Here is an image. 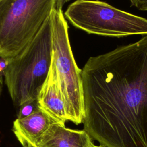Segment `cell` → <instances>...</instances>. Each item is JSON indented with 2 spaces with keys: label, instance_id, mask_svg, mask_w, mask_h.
Instances as JSON below:
<instances>
[{
  "label": "cell",
  "instance_id": "1",
  "mask_svg": "<svg viewBox=\"0 0 147 147\" xmlns=\"http://www.w3.org/2000/svg\"><path fill=\"white\" fill-rule=\"evenodd\" d=\"M81 79L91 138L106 147H147V36L90 57Z\"/></svg>",
  "mask_w": 147,
  "mask_h": 147
},
{
  "label": "cell",
  "instance_id": "2",
  "mask_svg": "<svg viewBox=\"0 0 147 147\" xmlns=\"http://www.w3.org/2000/svg\"><path fill=\"white\" fill-rule=\"evenodd\" d=\"M5 60L6 64L2 72L14 105L20 106L36 100L52 61L51 17L21 51Z\"/></svg>",
  "mask_w": 147,
  "mask_h": 147
},
{
  "label": "cell",
  "instance_id": "3",
  "mask_svg": "<svg viewBox=\"0 0 147 147\" xmlns=\"http://www.w3.org/2000/svg\"><path fill=\"white\" fill-rule=\"evenodd\" d=\"M55 0H0V57L11 58L28 45L55 9Z\"/></svg>",
  "mask_w": 147,
  "mask_h": 147
},
{
  "label": "cell",
  "instance_id": "4",
  "mask_svg": "<svg viewBox=\"0 0 147 147\" xmlns=\"http://www.w3.org/2000/svg\"><path fill=\"white\" fill-rule=\"evenodd\" d=\"M64 14L74 26L90 34L115 37L147 36V19L105 2L77 0Z\"/></svg>",
  "mask_w": 147,
  "mask_h": 147
},
{
  "label": "cell",
  "instance_id": "5",
  "mask_svg": "<svg viewBox=\"0 0 147 147\" xmlns=\"http://www.w3.org/2000/svg\"><path fill=\"white\" fill-rule=\"evenodd\" d=\"M52 59L63 95L67 121L76 125L83 122L84 105L81 69L75 62L68 37V25L62 10L51 14Z\"/></svg>",
  "mask_w": 147,
  "mask_h": 147
},
{
  "label": "cell",
  "instance_id": "6",
  "mask_svg": "<svg viewBox=\"0 0 147 147\" xmlns=\"http://www.w3.org/2000/svg\"><path fill=\"white\" fill-rule=\"evenodd\" d=\"M37 102L39 108L56 122L65 125L67 121L65 107L53 59L48 76L37 96Z\"/></svg>",
  "mask_w": 147,
  "mask_h": 147
},
{
  "label": "cell",
  "instance_id": "7",
  "mask_svg": "<svg viewBox=\"0 0 147 147\" xmlns=\"http://www.w3.org/2000/svg\"><path fill=\"white\" fill-rule=\"evenodd\" d=\"M92 143L84 130L71 129L54 123L41 137L37 147H90Z\"/></svg>",
  "mask_w": 147,
  "mask_h": 147
},
{
  "label": "cell",
  "instance_id": "8",
  "mask_svg": "<svg viewBox=\"0 0 147 147\" xmlns=\"http://www.w3.org/2000/svg\"><path fill=\"white\" fill-rule=\"evenodd\" d=\"M54 123L57 122L39 109L26 117L17 118L13 122V130L17 138H23L37 147L41 137Z\"/></svg>",
  "mask_w": 147,
  "mask_h": 147
},
{
  "label": "cell",
  "instance_id": "9",
  "mask_svg": "<svg viewBox=\"0 0 147 147\" xmlns=\"http://www.w3.org/2000/svg\"><path fill=\"white\" fill-rule=\"evenodd\" d=\"M19 107L20 110L17 116L18 119H22L26 117L37 110L40 109L38 107L37 99L26 102Z\"/></svg>",
  "mask_w": 147,
  "mask_h": 147
},
{
  "label": "cell",
  "instance_id": "10",
  "mask_svg": "<svg viewBox=\"0 0 147 147\" xmlns=\"http://www.w3.org/2000/svg\"><path fill=\"white\" fill-rule=\"evenodd\" d=\"M132 6L139 10L147 11V0H129Z\"/></svg>",
  "mask_w": 147,
  "mask_h": 147
},
{
  "label": "cell",
  "instance_id": "11",
  "mask_svg": "<svg viewBox=\"0 0 147 147\" xmlns=\"http://www.w3.org/2000/svg\"><path fill=\"white\" fill-rule=\"evenodd\" d=\"M69 1L70 0H55V9L56 10H62V7L64 5Z\"/></svg>",
  "mask_w": 147,
  "mask_h": 147
},
{
  "label": "cell",
  "instance_id": "12",
  "mask_svg": "<svg viewBox=\"0 0 147 147\" xmlns=\"http://www.w3.org/2000/svg\"><path fill=\"white\" fill-rule=\"evenodd\" d=\"M17 140L19 141V142H20V144L22 145V147H36L33 145H32V144H30V143H29L28 141H26V140H24L23 138H18Z\"/></svg>",
  "mask_w": 147,
  "mask_h": 147
},
{
  "label": "cell",
  "instance_id": "13",
  "mask_svg": "<svg viewBox=\"0 0 147 147\" xmlns=\"http://www.w3.org/2000/svg\"><path fill=\"white\" fill-rule=\"evenodd\" d=\"M2 87H3V76L1 74V72H0V95L2 91Z\"/></svg>",
  "mask_w": 147,
  "mask_h": 147
},
{
  "label": "cell",
  "instance_id": "14",
  "mask_svg": "<svg viewBox=\"0 0 147 147\" xmlns=\"http://www.w3.org/2000/svg\"><path fill=\"white\" fill-rule=\"evenodd\" d=\"M90 147H106V146H103V145H100H100L98 146V145H96L94 144L93 143H92Z\"/></svg>",
  "mask_w": 147,
  "mask_h": 147
}]
</instances>
